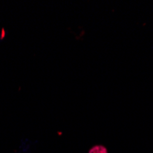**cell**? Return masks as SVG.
Listing matches in <instances>:
<instances>
[{"instance_id":"1","label":"cell","mask_w":153,"mask_h":153,"mask_svg":"<svg viewBox=\"0 0 153 153\" xmlns=\"http://www.w3.org/2000/svg\"><path fill=\"white\" fill-rule=\"evenodd\" d=\"M89 153H107V150L103 146H95L90 149Z\"/></svg>"}]
</instances>
